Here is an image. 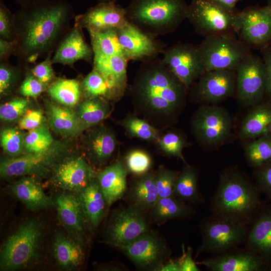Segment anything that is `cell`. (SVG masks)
<instances>
[{"label": "cell", "mask_w": 271, "mask_h": 271, "mask_svg": "<svg viewBox=\"0 0 271 271\" xmlns=\"http://www.w3.org/2000/svg\"><path fill=\"white\" fill-rule=\"evenodd\" d=\"M224 9L232 12L236 13V5L238 2L242 0H211Z\"/></svg>", "instance_id": "6f0895ef"}, {"label": "cell", "mask_w": 271, "mask_h": 271, "mask_svg": "<svg viewBox=\"0 0 271 271\" xmlns=\"http://www.w3.org/2000/svg\"><path fill=\"white\" fill-rule=\"evenodd\" d=\"M117 248L138 267L147 270L158 271L172 254L164 238L151 229L129 243Z\"/></svg>", "instance_id": "8fae6325"}, {"label": "cell", "mask_w": 271, "mask_h": 271, "mask_svg": "<svg viewBox=\"0 0 271 271\" xmlns=\"http://www.w3.org/2000/svg\"><path fill=\"white\" fill-rule=\"evenodd\" d=\"M43 233V224L38 219L22 223L2 244L1 270H15L30 265L37 258Z\"/></svg>", "instance_id": "5b68a950"}, {"label": "cell", "mask_w": 271, "mask_h": 271, "mask_svg": "<svg viewBox=\"0 0 271 271\" xmlns=\"http://www.w3.org/2000/svg\"><path fill=\"white\" fill-rule=\"evenodd\" d=\"M237 11L229 12L211 0H192L187 19L197 33L206 37L219 34H236Z\"/></svg>", "instance_id": "ba28073f"}, {"label": "cell", "mask_w": 271, "mask_h": 271, "mask_svg": "<svg viewBox=\"0 0 271 271\" xmlns=\"http://www.w3.org/2000/svg\"><path fill=\"white\" fill-rule=\"evenodd\" d=\"M74 19V25L86 29L89 34L117 29L128 22L125 9L115 3H99Z\"/></svg>", "instance_id": "e0dca14e"}, {"label": "cell", "mask_w": 271, "mask_h": 271, "mask_svg": "<svg viewBox=\"0 0 271 271\" xmlns=\"http://www.w3.org/2000/svg\"><path fill=\"white\" fill-rule=\"evenodd\" d=\"M239 39L249 48H262L271 41V13L267 6L246 7L238 12Z\"/></svg>", "instance_id": "5bb4252c"}, {"label": "cell", "mask_w": 271, "mask_h": 271, "mask_svg": "<svg viewBox=\"0 0 271 271\" xmlns=\"http://www.w3.org/2000/svg\"><path fill=\"white\" fill-rule=\"evenodd\" d=\"M0 38L15 40L14 15L2 1H0Z\"/></svg>", "instance_id": "681fc988"}, {"label": "cell", "mask_w": 271, "mask_h": 271, "mask_svg": "<svg viewBox=\"0 0 271 271\" xmlns=\"http://www.w3.org/2000/svg\"><path fill=\"white\" fill-rule=\"evenodd\" d=\"M245 156L248 164L254 169L271 162V133L248 143L245 147Z\"/></svg>", "instance_id": "74e56055"}, {"label": "cell", "mask_w": 271, "mask_h": 271, "mask_svg": "<svg viewBox=\"0 0 271 271\" xmlns=\"http://www.w3.org/2000/svg\"><path fill=\"white\" fill-rule=\"evenodd\" d=\"M16 2L21 6H25L37 4L45 0H15Z\"/></svg>", "instance_id": "680465c9"}, {"label": "cell", "mask_w": 271, "mask_h": 271, "mask_svg": "<svg viewBox=\"0 0 271 271\" xmlns=\"http://www.w3.org/2000/svg\"><path fill=\"white\" fill-rule=\"evenodd\" d=\"M128 173L124 162L118 160L95 175L106 199L107 208L125 194Z\"/></svg>", "instance_id": "cb8c5ba5"}, {"label": "cell", "mask_w": 271, "mask_h": 271, "mask_svg": "<svg viewBox=\"0 0 271 271\" xmlns=\"http://www.w3.org/2000/svg\"><path fill=\"white\" fill-rule=\"evenodd\" d=\"M44 117L38 110L29 109L19 119V128L22 130H33L42 124Z\"/></svg>", "instance_id": "816d5d0a"}, {"label": "cell", "mask_w": 271, "mask_h": 271, "mask_svg": "<svg viewBox=\"0 0 271 271\" xmlns=\"http://www.w3.org/2000/svg\"><path fill=\"white\" fill-rule=\"evenodd\" d=\"M120 45L128 60L144 61L159 56L165 44L128 21L116 30Z\"/></svg>", "instance_id": "2e32d148"}, {"label": "cell", "mask_w": 271, "mask_h": 271, "mask_svg": "<svg viewBox=\"0 0 271 271\" xmlns=\"http://www.w3.org/2000/svg\"><path fill=\"white\" fill-rule=\"evenodd\" d=\"M174 196L192 205H199L205 202L199 191L198 173L195 168L185 163L176 179Z\"/></svg>", "instance_id": "836d02e7"}, {"label": "cell", "mask_w": 271, "mask_h": 271, "mask_svg": "<svg viewBox=\"0 0 271 271\" xmlns=\"http://www.w3.org/2000/svg\"><path fill=\"white\" fill-rule=\"evenodd\" d=\"M123 162L128 172L135 176L149 172L152 165L150 155L140 149L132 150L127 153Z\"/></svg>", "instance_id": "7bdbcfd3"}, {"label": "cell", "mask_w": 271, "mask_h": 271, "mask_svg": "<svg viewBox=\"0 0 271 271\" xmlns=\"http://www.w3.org/2000/svg\"><path fill=\"white\" fill-rule=\"evenodd\" d=\"M198 47L205 71L236 70L240 62L251 53L247 46L231 33L207 36Z\"/></svg>", "instance_id": "52a82bcc"}, {"label": "cell", "mask_w": 271, "mask_h": 271, "mask_svg": "<svg viewBox=\"0 0 271 271\" xmlns=\"http://www.w3.org/2000/svg\"><path fill=\"white\" fill-rule=\"evenodd\" d=\"M244 245L268 266L271 264V202L249 226Z\"/></svg>", "instance_id": "7402d4cb"}, {"label": "cell", "mask_w": 271, "mask_h": 271, "mask_svg": "<svg viewBox=\"0 0 271 271\" xmlns=\"http://www.w3.org/2000/svg\"><path fill=\"white\" fill-rule=\"evenodd\" d=\"M117 146L114 132L107 127L99 126L90 130L86 147L91 161L97 166L106 163L113 154Z\"/></svg>", "instance_id": "83f0119b"}, {"label": "cell", "mask_w": 271, "mask_h": 271, "mask_svg": "<svg viewBox=\"0 0 271 271\" xmlns=\"http://www.w3.org/2000/svg\"><path fill=\"white\" fill-rule=\"evenodd\" d=\"M261 52L266 69L265 95L271 103V45L262 48Z\"/></svg>", "instance_id": "f5cc1de1"}, {"label": "cell", "mask_w": 271, "mask_h": 271, "mask_svg": "<svg viewBox=\"0 0 271 271\" xmlns=\"http://www.w3.org/2000/svg\"><path fill=\"white\" fill-rule=\"evenodd\" d=\"M193 85L190 95L198 102L218 103L235 94L236 71L217 69L205 71Z\"/></svg>", "instance_id": "9a60e30c"}, {"label": "cell", "mask_w": 271, "mask_h": 271, "mask_svg": "<svg viewBox=\"0 0 271 271\" xmlns=\"http://www.w3.org/2000/svg\"><path fill=\"white\" fill-rule=\"evenodd\" d=\"M18 63L27 66L54 53L71 28V5L63 0H45L21 7L14 14Z\"/></svg>", "instance_id": "6da1fadb"}, {"label": "cell", "mask_w": 271, "mask_h": 271, "mask_svg": "<svg viewBox=\"0 0 271 271\" xmlns=\"http://www.w3.org/2000/svg\"><path fill=\"white\" fill-rule=\"evenodd\" d=\"M58 218L70 235L83 242L87 226L78 194L65 191L58 193L54 200Z\"/></svg>", "instance_id": "44dd1931"}, {"label": "cell", "mask_w": 271, "mask_h": 271, "mask_svg": "<svg viewBox=\"0 0 271 271\" xmlns=\"http://www.w3.org/2000/svg\"><path fill=\"white\" fill-rule=\"evenodd\" d=\"M182 262L181 271H199L196 262L192 257L193 249L188 247L187 251H185L184 245L182 244Z\"/></svg>", "instance_id": "11a10c76"}, {"label": "cell", "mask_w": 271, "mask_h": 271, "mask_svg": "<svg viewBox=\"0 0 271 271\" xmlns=\"http://www.w3.org/2000/svg\"><path fill=\"white\" fill-rule=\"evenodd\" d=\"M53 52L49 53L41 62L29 69L41 83L48 86L54 81L55 74L52 67Z\"/></svg>", "instance_id": "c3c4849f"}, {"label": "cell", "mask_w": 271, "mask_h": 271, "mask_svg": "<svg viewBox=\"0 0 271 271\" xmlns=\"http://www.w3.org/2000/svg\"><path fill=\"white\" fill-rule=\"evenodd\" d=\"M16 50V40L7 41L0 38V62L8 61L12 55H15Z\"/></svg>", "instance_id": "db71d44e"}, {"label": "cell", "mask_w": 271, "mask_h": 271, "mask_svg": "<svg viewBox=\"0 0 271 271\" xmlns=\"http://www.w3.org/2000/svg\"><path fill=\"white\" fill-rule=\"evenodd\" d=\"M128 135L142 140L158 144L160 134L158 129L145 119L135 115H127L121 122Z\"/></svg>", "instance_id": "8d00e7d4"}, {"label": "cell", "mask_w": 271, "mask_h": 271, "mask_svg": "<svg viewBox=\"0 0 271 271\" xmlns=\"http://www.w3.org/2000/svg\"><path fill=\"white\" fill-rule=\"evenodd\" d=\"M145 213L130 205L116 209L107 223L103 242L117 248L129 243L150 230Z\"/></svg>", "instance_id": "30bf717a"}, {"label": "cell", "mask_w": 271, "mask_h": 271, "mask_svg": "<svg viewBox=\"0 0 271 271\" xmlns=\"http://www.w3.org/2000/svg\"><path fill=\"white\" fill-rule=\"evenodd\" d=\"M11 192L31 210L52 208V198L45 194L40 184L34 179L24 177L11 187Z\"/></svg>", "instance_id": "4dcf8cb0"}, {"label": "cell", "mask_w": 271, "mask_h": 271, "mask_svg": "<svg viewBox=\"0 0 271 271\" xmlns=\"http://www.w3.org/2000/svg\"><path fill=\"white\" fill-rule=\"evenodd\" d=\"M99 3H115L119 0H97Z\"/></svg>", "instance_id": "91938a15"}, {"label": "cell", "mask_w": 271, "mask_h": 271, "mask_svg": "<svg viewBox=\"0 0 271 271\" xmlns=\"http://www.w3.org/2000/svg\"><path fill=\"white\" fill-rule=\"evenodd\" d=\"M78 195L89 227L96 229L104 217L107 206L104 194L95 177L78 193Z\"/></svg>", "instance_id": "4316f807"}, {"label": "cell", "mask_w": 271, "mask_h": 271, "mask_svg": "<svg viewBox=\"0 0 271 271\" xmlns=\"http://www.w3.org/2000/svg\"><path fill=\"white\" fill-rule=\"evenodd\" d=\"M246 115L239 130L243 139H254L268 133L271 124V103H259L254 105Z\"/></svg>", "instance_id": "1f68e13d"}, {"label": "cell", "mask_w": 271, "mask_h": 271, "mask_svg": "<svg viewBox=\"0 0 271 271\" xmlns=\"http://www.w3.org/2000/svg\"><path fill=\"white\" fill-rule=\"evenodd\" d=\"M107 99L101 97H86L79 105L77 114L86 127L94 126L105 118L110 112Z\"/></svg>", "instance_id": "d590c367"}, {"label": "cell", "mask_w": 271, "mask_h": 271, "mask_svg": "<svg viewBox=\"0 0 271 271\" xmlns=\"http://www.w3.org/2000/svg\"><path fill=\"white\" fill-rule=\"evenodd\" d=\"M83 242L72 235L58 233L53 243L54 257L62 268L73 269L78 267L84 260Z\"/></svg>", "instance_id": "f1b7e54d"}, {"label": "cell", "mask_w": 271, "mask_h": 271, "mask_svg": "<svg viewBox=\"0 0 271 271\" xmlns=\"http://www.w3.org/2000/svg\"><path fill=\"white\" fill-rule=\"evenodd\" d=\"M188 91L159 56L142 62L129 88L138 113L153 125L162 127L175 119Z\"/></svg>", "instance_id": "7a4b0ae2"}, {"label": "cell", "mask_w": 271, "mask_h": 271, "mask_svg": "<svg viewBox=\"0 0 271 271\" xmlns=\"http://www.w3.org/2000/svg\"><path fill=\"white\" fill-rule=\"evenodd\" d=\"M199 225L202 243L195 259L202 252L218 255L244 244L249 227L211 214L202 218Z\"/></svg>", "instance_id": "8992f818"}, {"label": "cell", "mask_w": 271, "mask_h": 271, "mask_svg": "<svg viewBox=\"0 0 271 271\" xmlns=\"http://www.w3.org/2000/svg\"><path fill=\"white\" fill-rule=\"evenodd\" d=\"M25 135L20 128L8 127L1 133V145L6 154L16 156L19 155L23 148Z\"/></svg>", "instance_id": "ee69618b"}, {"label": "cell", "mask_w": 271, "mask_h": 271, "mask_svg": "<svg viewBox=\"0 0 271 271\" xmlns=\"http://www.w3.org/2000/svg\"><path fill=\"white\" fill-rule=\"evenodd\" d=\"M95 177L91 167L82 157L64 160L55 169L54 184L65 191L78 194Z\"/></svg>", "instance_id": "ffe728a7"}, {"label": "cell", "mask_w": 271, "mask_h": 271, "mask_svg": "<svg viewBox=\"0 0 271 271\" xmlns=\"http://www.w3.org/2000/svg\"><path fill=\"white\" fill-rule=\"evenodd\" d=\"M182 255L176 259H169L159 268L158 271H181Z\"/></svg>", "instance_id": "9f6ffc18"}, {"label": "cell", "mask_w": 271, "mask_h": 271, "mask_svg": "<svg viewBox=\"0 0 271 271\" xmlns=\"http://www.w3.org/2000/svg\"><path fill=\"white\" fill-rule=\"evenodd\" d=\"M179 172L162 165L159 167L155 173L159 198L174 196V186Z\"/></svg>", "instance_id": "bcb514c9"}, {"label": "cell", "mask_w": 271, "mask_h": 271, "mask_svg": "<svg viewBox=\"0 0 271 271\" xmlns=\"http://www.w3.org/2000/svg\"><path fill=\"white\" fill-rule=\"evenodd\" d=\"M26 68V66L20 64L18 66L13 65L9 61L0 62L1 97L8 96L13 92L23 71Z\"/></svg>", "instance_id": "60d3db41"}, {"label": "cell", "mask_w": 271, "mask_h": 271, "mask_svg": "<svg viewBox=\"0 0 271 271\" xmlns=\"http://www.w3.org/2000/svg\"><path fill=\"white\" fill-rule=\"evenodd\" d=\"M149 212L150 221L161 225L171 219L191 218L196 210L192 204L173 196L160 198Z\"/></svg>", "instance_id": "f546056e"}, {"label": "cell", "mask_w": 271, "mask_h": 271, "mask_svg": "<svg viewBox=\"0 0 271 271\" xmlns=\"http://www.w3.org/2000/svg\"><path fill=\"white\" fill-rule=\"evenodd\" d=\"M48 154L28 153L1 161V176L10 178L26 175H42L46 172L44 164Z\"/></svg>", "instance_id": "484cf974"}, {"label": "cell", "mask_w": 271, "mask_h": 271, "mask_svg": "<svg viewBox=\"0 0 271 271\" xmlns=\"http://www.w3.org/2000/svg\"><path fill=\"white\" fill-rule=\"evenodd\" d=\"M266 6L268 8V9H269V11H270V12L271 13V0H268L267 1V5Z\"/></svg>", "instance_id": "94428289"}, {"label": "cell", "mask_w": 271, "mask_h": 271, "mask_svg": "<svg viewBox=\"0 0 271 271\" xmlns=\"http://www.w3.org/2000/svg\"><path fill=\"white\" fill-rule=\"evenodd\" d=\"M49 95L66 106H73L80 100L83 92L81 83L74 79L61 78L55 80L48 87Z\"/></svg>", "instance_id": "e575fe53"}, {"label": "cell", "mask_w": 271, "mask_h": 271, "mask_svg": "<svg viewBox=\"0 0 271 271\" xmlns=\"http://www.w3.org/2000/svg\"><path fill=\"white\" fill-rule=\"evenodd\" d=\"M187 144L182 134L176 131H170L161 136L157 144L165 155L177 157L186 163L182 151Z\"/></svg>", "instance_id": "b9f144b4"}, {"label": "cell", "mask_w": 271, "mask_h": 271, "mask_svg": "<svg viewBox=\"0 0 271 271\" xmlns=\"http://www.w3.org/2000/svg\"><path fill=\"white\" fill-rule=\"evenodd\" d=\"M128 62L123 51L108 55H93V68L107 82L110 90L111 99L118 100L126 91Z\"/></svg>", "instance_id": "ac0fdd59"}, {"label": "cell", "mask_w": 271, "mask_h": 271, "mask_svg": "<svg viewBox=\"0 0 271 271\" xmlns=\"http://www.w3.org/2000/svg\"><path fill=\"white\" fill-rule=\"evenodd\" d=\"M260 194L243 172L227 168L221 173L210 200L211 214L249 226L266 204Z\"/></svg>", "instance_id": "3957f363"}, {"label": "cell", "mask_w": 271, "mask_h": 271, "mask_svg": "<svg viewBox=\"0 0 271 271\" xmlns=\"http://www.w3.org/2000/svg\"><path fill=\"white\" fill-rule=\"evenodd\" d=\"M196 262L211 271H260L268 268L251 251L239 247Z\"/></svg>", "instance_id": "d6986e66"}, {"label": "cell", "mask_w": 271, "mask_h": 271, "mask_svg": "<svg viewBox=\"0 0 271 271\" xmlns=\"http://www.w3.org/2000/svg\"><path fill=\"white\" fill-rule=\"evenodd\" d=\"M191 128L195 138L201 144L216 147L224 143L230 137L231 118L223 107L204 105L193 115Z\"/></svg>", "instance_id": "9c48e42d"}, {"label": "cell", "mask_w": 271, "mask_h": 271, "mask_svg": "<svg viewBox=\"0 0 271 271\" xmlns=\"http://www.w3.org/2000/svg\"><path fill=\"white\" fill-rule=\"evenodd\" d=\"M268 132L271 133V124L268 127Z\"/></svg>", "instance_id": "6125c7cd"}, {"label": "cell", "mask_w": 271, "mask_h": 271, "mask_svg": "<svg viewBox=\"0 0 271 271\" xmlns=\"http://www.w3.org/2000/svg\"><path fill=\"white\" fill-rule=\"evenodd\" d=\"M47 115L51 128L63 136H74L86 127L77 113L51 102L47 103Z\"/></svg>", "instance_id": "d6a6232c"}, {"label": "cell", "mask_w": 271, "mask_h": 271, "mask_svg": "<svg viewBox=\"0 0 271 271\" xmlns=\"http://www.w3.org/2000/svg\"><path fill=\"white\" fill-rule=\"evenodd\" d=\"M127 21L154 37L175 31L187 19L185 0H131L125 8Z\"/></svg>", "instance_id": "277c9868"}, {"label": "cell", "mask_w": 271, "mask_h": 271, "mask_svg": "<svg viewBox=\"0 0 271 271\" xmlns=\"http://www.w3.org/2000/svg\"><path fill=\"white\" fill-rule=\"evenodd\" d=\"M135 177L130 185L128 199L130 205L146 213L153 208L159 199L156 173L149 172Z\"/></svg>", "instance_id": "d4e9b609"}, {"label": "cell", "mask_w": 271, "mask_h": 271, "mask_svg": "<svg viewBox=\"0 0 271 271\" xmlns=\"http://www.w3.org/2000/svg\"><path fill=\"white\" fill-rule=\"evenodd\" d=\"M27 97H17L1 104L0 118L5 121H14L20 119L29 109L30 100Z\"/></svg>", "instance_id": "f6af8a7d"}, {"label": "cell", "mask_w": 271, "mask_h": 271, "mask_svg": "<svg viewBox=\"0 0 271 271\" xmlns=\"http://www.w3.org/2000/svg\"><path fill=\"white\" fill-rule=\"evenodd\" d=\"M53 143L49 128L45 124L30 130L25 137L24 148L28 153H47Z\"/></svg>", "instance_id": "f35d334b"}, {"label": "cell", "mask_w": 271, "mask_h": 271, "mask_svg": "<svg viewBox=\"0 0 271 271\" xmlns=\"http://www.w3.org/2000/svg\"><path fill=\"white\" fill-rule=\"evenodd\" d=\"M255 184L260 192L271 202V162L255 169Z\"/></svg>", "instance_id": "f907efd6"}, {"label": "cell", "mask_w": 271, "mask_h": 271, "mask_svg": "<svg viewBox=\"0 0 271 271\" xmlns=\"http://www.w3.org/2000/svg\"><path fill=\"white\" fill-rule=\"evenodd\" d=\"M82 30L75 25L70 29L54 52L53 64L73 67L80 60L93 64V49L85 41Z\"/></svg>", "instance_id": "603a6c76"}, {"label": "cell", "mask_w": 271, "mask_h": 271, "mask_svg": "<svg viewBox=\"0 0 271 271\" xmlns=\"http://www.w3.org/2000/svg\"><path fill=\"white\" fill-rule=\"evenodd\" d=\"M162 54L164 64L188 90L205 72L198 45L178 42Z\"/></svg>", "instance_id": "4fadbf2b"}, {"label": "cell", "mask_w": 271, "mask_h": 271, "mask_svg": "<svg viewBox=\"0 0 271 271\" xmlns=\"http://www.w3.org/2000/svg\"><path fill=\"white\" fill-rule=\"evenodd\" d=\"M48 87L36 78L27 67L25 77L18 88L19 93L23 97L36 99Z\"/></svg>", "instance_id": "7dc6e473"}, {"label": "cell", "mask_w": 271, "mask_h": 271, "mask_svg": "<svg viewBox=\"0 0 271 271\" xmlns=\"http://www.w3.org/2000/svg\"><path fill=\"white\" fill-rule=\"evenodd\" d=\"M235 71V94L239 102L245 106L260 103L266 89V69L263 60L250 53L240 62Z\"/></svg>", "instance_id": "7c38bea8"}, {"label": "cell", "mask_w": 271, "mask_h": 271, "mask_svg": "<svg viewBox=\"0 0 271 271\" xmlns=\"http://www.w3.org/2000/svg\"><path fill=\"white\" fill-rule=\"evenodd\" d=\"M267 270L271 271V264L269 265L268 266Z\"/></svg>", "instance_id": "be15d7a7"}, {"label": "cell", "mask_w": 271, "mask_h": 271, "mask_svg": "<svg viewBox=\"0 0 271 271\" xmlns=\"http://www.w3.org/2000/svg\"><path fill=\"white\" fill-rule=\"evenodd\" d=\"M81 85L86 97H101L111 99L110 90L107 82L93 68L83 79Z\"/></svg>", "instance_id": "ab89813d"}]
</instances>
